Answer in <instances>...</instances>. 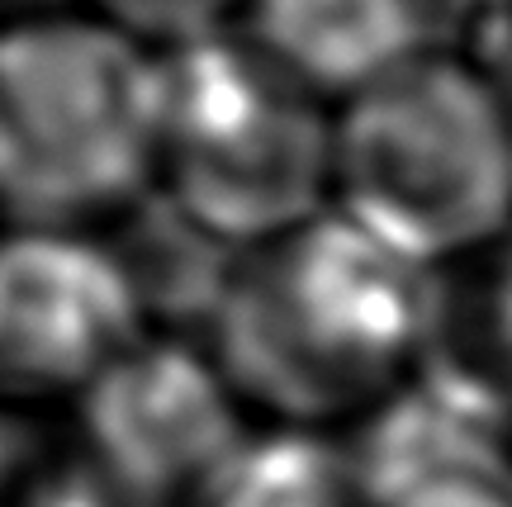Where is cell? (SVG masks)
<instances>
[{"mask_svg":"<svg viewBox=\"0 0 512 507\" xmlns=\"http://www.w3.org/2000/svg\"><path fill=\"white\" fill-rule=\"evenodd\" d=\"M437 308L441 275L323 209L219 285V375L299 427L370 417L422 380Z\"/></svg>","mask_w":512,"mask_h":507,"instance_id":"6da1fadb","label":"cell"},{"mask_svg":"<svg viewBox=\"0 0 512 507\" xmlns=\"http://www.w3.org/2000/svg\"><path fill=\"white\" fill-rule=\"evenodd\" d=\"M332 209L432 275L512 233V100L503 72L427 48L332 105Z\"/></svg>","mask_w":512,"mask_h":507,"instance_id":"7a4b0ae2","label":"cell"},{"mask_svg":"<svg viewBox=\"0 0 512 507\" xmlns=\"http://www.w3.org/2000/svg\"><path fill=\"white\" fill-rule=\"evenodd\" d=\"M162 143V53L100 10L0 24V200L100 214L138 195Z\"/></svg>","mask_w":512,"mask_h":507,"instance_id":"3957f363","label":"cell"},{"mask_svg":"<svg viewBox=\"0 0 512 507\" xmlns=\"http://www.w3.org/2000/svg\"><path fill=\"white\" fill-rule=\"evenodd\" d=\"M157 171L200 233L271 242L332 209V109L247 38L162 53Z\"/></svg>","mask_w":512,"mask_h":507,"instance_id":"277c9868","label":"cell"},{"mask_svg":"<svg viewBox=\"0 0 512 507\" xmlns=\"http://www.w3.org/2000/svg\"><path fill=\"white\" fill-rule=\"evenodd\" d=\"M138 342V294L91 242L24 233L0 242V384L53 394L95 384Z\"/></svg>","mask_w":512,"mask_h":507,"instance_id":"5b68a950","label":"cell"},{"mask_svg":"<svg viewBox=\"0 0 512 507\" xmlns=\"http://www.w3.org/2000/svg\"><path fill=\"white\" fill-rule=\"evenodd\" d=\"M91 455L110 493L138 507L214 498L238 465L223 375L181 351L133 346L91 384Z\"/></svg>","mask_w":512,"mask_h":507,"instance_id":"8992f818","label":"cell"},{"mask_svg":"<svg viewBox=\"0 0 512 507\" xmlns=\"http://www.w3.org/2000/svg\"><path fill=\"white\" fill-rule=\"evenodd\" d=\"M242 38L323 105H342L437 48L427 0H247Z\"/></svg>","mask_w":512,"mask_h":507,"instance_id":"52a82bcc","label":"cell"},{"mask_svg":"<svg viewBox=\"0 0 512 507\" xmlns=\"http://www.w3.org/2000/svg\"><path fill=\"white\" fill-rule=\"evenodd\" d=\"M422 384L512 441V233L479 261L441 275Z\"/></svg>","mask_w":512,"mask_h":507,"instance_id":"ba28073f","label":"cell"},{"mask_svg":"<svg viewBox=\"0 0 512 507\" xmlns=\"http://www.w3.org/2000/svg\"><path fill=\"white\" fill-rule=\"evenodd\" d=\"M242 5L247 0H91V10L124 24L128 34L152 43L157 53L219 38L228 19H242Z\"/></svg>","mask_w":512,"mask_h":507,"instance_id":"9c48e42d","label":"cell"},{"mask_svg":"<svg viewBox=\"0 0 512 507\" xmlns=\"http://www.w3.org/2000/svg\"><path fill=\"white\" fill-rule=\"evenodd\" d=\"M380 507H512V474H470V479H441L422 484Z\"/></svg>","mask_w":512,"mask_h":507,"instance_id":"30bf717a","label":"cell"},{"mask_svg":"<svg viewBox=\"0 0 512 507\" xmlns=\"http://www.w3.org/2000/svg\"><path fill=\"white\" fill-rule=\"evenodd\" d=\"M503 81H508V100H512V67H508V72H503Z\"/></svg>","mask_w":512,"mask_h":507,"instance_id":"8fae6325","label":"cell"}]
</instances>
